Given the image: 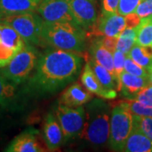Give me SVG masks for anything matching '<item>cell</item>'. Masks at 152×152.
I'll return each instance as SVG.
<instances>
[{
    "label": "cell",
    "mask_w": 152,
    "mask_h": 152,
    "mask_svg": "<svg viewBox=\"0 0 152 152\" xmlns=\"http://www.w3.org/2000/svg\"><path fill=\"white\" fill-rule=\"evenodd\" d=\"M83 58L75 52L50 48L41 54L32 75L27 80L26 92L46 96L58 92L80 75Z\"/></svg>",
    "instance_id": "6da1fadb"
},
{
    "label": "cell",
    "mask_w": 152,
    "mask_h": 152,
    "mask_svg": "<svg viewBox=\"0 0 152 152\" xmlns=\"http://www.w3.org/2000/svg\"><path fill=\"white\" fill-rule=\"evenodd\" d=\"M42 37L50 47L80 53L86 48L87 32L75 23L43 21Z\"/></svg>",
    "instance_id": "7a4b0ae2"
},
{
    "label": "cell",
    "mask_w": 152,
    "mask_h": 152,
    "mask_svg": "<svg viewBox=\"0 0 152 152\" xmlns=\"http://www.w3.org/2000/svg\"><path fill=\"white\" fill-rule=\"evenodd\" d=\"M111 113L108 103L98 98L91 99L86 107V121L80 136L93 145L107 144L110 136Z\"/></svg>",
    "instance_id": "3957f363"
},
{
    "label": "cell",
    "mask_w": 152,
    "mask_h": 152,
    "mask_svg": "<svg viewBox=\"0 0 152 152\" xmlns=\"http://www.w3.org/2000/svg\"><path fill=\"white\" fill-rule=\"evenodd\" d=\"M40 53L34 45L26 44L21 51L4 68L1 72L8 80L16 85L27 81L35 70L40 58Z\"/></svg>",
    "instance_id": "277c9868"
},
{
    "label": "cell",
    "mask_w": 152,
    "mask_h": 152,
    "mask_svg": "<svg viewBox=\"0 0 152 152\" xmlns=\"http://www.w3.org/2000/svg\"><path fill=\"white\" fill-rule=\"evenodd\" d=\"M42 18L37 12L11 15L0 18V22L14 28L26 44L40 46L43 44L42 37Z\"/></svg>",
    "instance_id": "5b68a950"
},
{
    "label": "cell",
    "mask_w": 152,
    "mask_h": 152,
    "mask_svg": "<svg viewBox=\"0 0 152 152\" xmlns=\"http://www.w3.org/2000/svg\"><path fill=\"white\" fill-rule=\"evenodd\" d=\"M133 129V114L124 102L115 106L111 113L109 145L115 151H123Z\"/></svg>",
    "instance_id": "8992f818"
},
{
    "label": "cell",
    "mask_w": 152,
    "mask_h": 152,
    "mask_svg": "<svg viewBox=\"0 0 152 152\" xmlns=\"http://www.w3.org/2000/svg\"><path fill=\"white\" fill-rule=\"evenodd\" d=\"M53 112L59 122L65 141L80 135L86 121L85 107L82 106L71 107L58 103Z\"/></svg>",
    "instance_id": "52a82bcc"
},
{
    "label": "cell",
    "mask_w": 152,
    "mask_h": 152,
    "mask_svg": "<svg viewBox=\"0 0 152 152\" xmlns=\"http://www.w3.org/2000/svg\"><path fill=\"white\" fill-rule=\"evenodd\" d=\"M26 45L14 28L0 22V69L5 67Z\"/></svg>",
    "instance_id": "ba28073f"
},
{
    "label": "cell",
    "mask_w": 152,
    "mask_h": 152,
    "mask_svg": "<svg viewBox=\"0 0 152 152\" xmlns=\"http://www.w3.org/2000/svg\"><path fill=\"white\" fill-rule=\"evenodd\" d=\"M36 12L48 22H71L75 23L69 1L66 0H42Z\"/></svg>",
    "instance_id": "9c48e42d"
},
{
    "label": "cell",
    "mask_w": 152,
    "mask_h": 152,
    "mask_svg": "<svg viewBox=\"0 0 152 152\" xmlns=\"http://www.w3.org/2000/svg\"><path fill=\"white\" fill-rule=\"evenodd\" d=\"M69 4L76 23L86 32L91 31L98 20L94 2L91 0H69Z\"/></svg>",
    "instance_id": "30bf717a"
},
{
    "label": "cell",
    "mask_w": 152,
    "mask_h": 152,
    "mask_svg": "<svg viewBox=\"0 0 152 152\" xmlns=\"http://www.w3.org/2000/svg\"><path fill=\"white\" fill-rule=\"evenodd\" d=\"M126 28L124 16L116 13H104L102 12L99 20L96 26L93 28L91 33L101 36H107L118 37Z\"/></svg>",
    "instance_id": "8fae6325"
},
{
    "label": "cell",
    "mask_w": 152,
    "mask_h": 152,
    "mask_svg": "<svg viewBox=\"0 0 152 152\" xmlns=\"http://www.w3.org/2000/svg\"><path fill=\"white\" fill-rule=\"evenodd\" d=\"M37 130L29 128L17 135L6 147L7 152H41L44 150L39 145L37 135Z\"/></svg>",
    "instance_id": "7c38bea8"
},
{
    "label": "cell",
    "mask_w": 152,
    "mask_h": 152,
    "mask_svg": "<svg viewBox=\"0 0 152 152\" xmlns=\"http://www.w3.org/2000/svg\"><path fill=\"white\" fill-rule=\"evenodd\" d=\"M43 138L49 151H56L58 149L64 137L62 128L56 115L52 112L47 114L43 124Z\"/></svg>",
    "instance_id": "4fadbf2b"
},
{
    "label": "cell",
    "mask_w": 152,
    "mask_h": 152,
    "mask_svg": "<svg viewBox=\"0 0 152 152\" xmlns=\"http://www.w3.org/2000/svg\"><path fill=\"white\" fill-rule=\"evenodd\" d=\"M80 79H81L82 85L89 91H91L93 94H96L98 96H101L103 99L112 100L117 97L118 96V92L116 90L109 91L105 89L102 86L89 62H87L84 67Z\"/></svg>",
    "instance_id": "5bb4252c"
},
{
    "label": "cell",
    "mask_w": 152,
    "mask_h": 152,
    "mask_svg": "<svg viewBox=\"0 0 152 152\" xmlns=\"http://www.w3.org/2000/svg\"><path fill=\"white\" fill-rule=\"evenodd\" d=\"M118 91L128 100H134L137 94L150 85L149 79L133 75L124 71L119 76Z\"/></svg>",
    "instance_id": "9a60e30c"
},
{
    "label": "cell",
    "mask_w": 152,
    "mask_h": 152,
    "mask_svg": "<svg viewBox=\"0 0 152 152\" xmlns=\"http://www.w3.org/2000/svg\"><path fill=\"white\" fill-rule=\"evenodd\" d=\"M91 99V92L89 91L83 85L75 82L63 92L58 100V103L71 107H77L83 106L84 104H87Z\"/></svg>",
    "instance_id": "2e32d148"
},
{
    "label": "cell",
    "mask_w": 152,
    "mask_h": 152,
    "mask_svg": "<svg viewBox=\"0 0 152 152\" xmlns=\"http://www.w3.org/2000/svg\"><path fill=\"white\" fill-rule=\"evenodd\" d=\"M42 0H0V18L11 15L36 12Z\"/></svg>",
    "instance_id": "e0dca14e"
},
{
    "label": "cell",
    "mask_w": 152,
    "mask_h": 152,
    "mask_svg": "<svg viewBox=\"0 0 152 152\" xmlns=\"http://www.w3.org/2000/svg\"><path fill=\"white\" fill-rule=\"evenodd\" d=\"M89 52H90L91 58L96 60L99 64L103 66L104 68H106L115 76L113 53H111L108 49H107L104 47L101 38H96L93 40L90 46Z\"/></svg>",
    "instance_id": "ac0fdd59"
},
{
    "label": "cell",
    "mask_w": 152,
    "mask_h": 152,
    "mask_svg": "<svg viewBox=\"0 0 152 152\" xmlns=\"http://www.w3.org/2000/svg\"><path fill=\"white\" fill-rule=\"evenodd\" d=\"M123 151L152 152V140L133 126V129L125 142Z\"/></svg>",
    "instance_id": "d6986e66"
},
{
    "label": "cell",
    "mask_w": 152,
    "mask_h": 152,
    "mask_svg": "<svg viewBox=\"0 0 152 152\" xmlns=\"http://www.w3.org/2000/svg\"><path fill=\"white\" fill-rule=\"evenodd\" d=\"M17 86L8 80L0 70V110L10 108L15 103Z\"/></svg>",
    "instance_id": "ffe728a7"
},
{
    "label": "cell",
    "mask_w": 152,
    "mask_h": 152,
    "mask_svg": "<svg viewBox=\"0 0 152 152\" xmlns=\"http://www.w3.org/2000/svg\"><path fill=\"white\" fill-rule=\"evenodd\" d=\"M89 63L97 77L98 80L105 89L109 91L112 90L118 91V80L110 71L107 70L106 68H104L102 65L99 64L92 58H90Z\"/></svg>",
    "instance_id": "44dd1931"
},
{
    "label": "cell",
    "mask_w": 152,
    "mask_h": 152,
    "mask_svg": "<svg viewBox=\"0 0 152 152\" xmlns=\"http://www.w3.org/2000/svg\"><path fill=\"white\" fill-rule=\"evenodd\" d=\"M136 44L144 47L152 44V15L141 18V21L135 28Z\"/></svg>",
    "instance_id": "7402d4cb"
},
{
    "label": "cell",
    "mask_w": 152,
    "mask_h": 152,
    "mask_svg": "<svg viewBox=\"0 0 152 152\" xmlns=\"http://www.w3.org/2000/svg\"><path fill=\"white\" fill-rule=\"evenodd\" d=\"M136 37L137 33L135 28H125L118 37L117 50H119L127 55L136 43Z\"/></svg>",
    "instance_id": "603a6c76"
},
{
    "label": "cell",
    "mask_w": 152,
    "mask_h": 152,
    "mask_svg": "<svg viewBox=\"0 0 152 152\" xmlns=\"http://www.w3.org/2000/svg\"><path fill=\"white\" fill-rule=\"evenodd\" d=\"M127 55L129 57H130L136 64H138L139 65H140L144 69H145L147 71L149 70L150 68L151 67L152 58L145 55V53H144V51L142 49L141 46H140L138 44H134L129 51V53Z\"/></svg>",
    "instance_id": "cb8c5ba5"
},
{
    "label": "cell",
    "mask_w": 152,
    "mask_h": 152,
    "mask_svg": "<svg viewBox=\"0 0 152 152\" xmlns=\"http://www.w3.org/2000/svg\"><path fill=\"white\" fill-rule=\"evenodd\" d=\"M132 114L140 117H152V106L141 103L136 100H128L124 102Z\"/></svg>",
    "instance_id": "d4e9b609"
},
{
    "label": "cell",
    "mask_w": 152,
    "mask_h": 152,
    "mask_svg": "<svg viewBox=\"0 0 152 152\" xmlns=\"http://www.w3.org/2000/svg\"><path fill=\"white\" fill-rule=\"evenodd\" d=\"M133 126L152 140V117H140L133 114Z\"/></svg>",
    "instance_id": "484cf974"
},
{
    "label": "cell",
    "mask_w": 152,
    "mask_h": 152,
    "mask_svg": "<svg viewBox=\"0 0 152 152\" xmlns=\"http://www.w3.org/2000/svg\"><path fill=\"white\" fill-rule=\"evenodd\" d=\"M124 71H126L129 74L133 75L140 76V77H144V78L149 79L148 71L140 65H139L138 64H136L135 62L128 55H126V58H125Z\"/></svg>",
    "instance_id": "4316f807"
},
{
    "label": "cell",
    "mask_w": 152,
    "mask_h": 152,
    "mask_svg": "<svg viewBox=\"0 0 152 152\" xmlns=\"http://www.w3.org/2000/svg\"><path fill=\"white\" fill-rule=\"evenodd\" d=\"M140 1L141 0H119L118 13L123 16H125L134 12Z\"/></svg>",
    "instance_id": "83f0119b"
},
{
    "label": "cell",
    "mask_w": 152,
    "mask_h": 152,
    "mask_svg": "<svg viewBox=\"0 0 152 152\" xmlns=\"http://www.w3.org/2000/svg\"><path fill=\"white\" fill-rule=\"evenodd\" d=\"M125 58H126V54L119 50H116L113 53L114 70H115V76L118 80L119 79L120 75L124 71Z\"/></svg>",
    "instance_id": "f1b7e54d"
},
{
    "label": "cell",
    "mask_w": 152,
    "mask_h": 152,
    "mask_svg": "<svg viewBox=\"0 0 152 152\" xmlns=\"http://www.w3.org/2000/svg\"><path fill=\"white\" fill-rule=\"evenodd\" d=\"M134 100L148 106H152V85H149L148 86L142 89Z\"/></svg>",
    "instance_id": "f546056e"
},
{
    "label": "cell",
    "mask_w": 152,
    "mask_h": 152,
    "mask_svg": "<svg viewBox=\"0 0 152 152\" xmlns=\"http://www.w3.org/2000/svg\"><path fill=\"white\" fill-rule=\"evenodd\" d=\"M134 12L140 18L152 15V3L147 0H141Z\"/></svg>",
    "instance_id": "4dcf8cb0"
},
{
    "label": "cell",
    "mask_w": 152,
    "mask_h": 152,
    "mask_svg": "<svg viewBox=\"0 0 152 152\" xmlns=\"http://www.w3.org/2000/svg\"><path fill=\"white\" fill-rule=\"evenodd\" d=\"M126 28H136L141 21V18L135 12L130 13L124 16Z\"/></svg>",
    "instance_id": "1f68e13d"
},
{
    "label": "cell",
    "mask_w": 152,
    "mask_h": 152,
    "mask_svg": "<svg viewBox=\"0 0 152 152\" xmlns=\"http://www.w3.org/2000/svg\"><path fill=\"white\" fill-rule=\"evenodd\" d=\"M119 0H102V12L116 13L118 12Z\"/></svg>",
    "instance_id": "d6a6232c"
},
{
    "label": "cell",
    "mask_w": 152,
    "mask_h": 152,
    "mask_svg": "<svg viewBox=\"0 0 152 152\" xmlns=\"http://www.w3.org/2000/svg\"><path fill=\"white\" fill-rule=\"evenodd\" d=\"M103 46L107 49H108L111 53H113L114 52L117 50V42H118V37H107L104 36L103 37L101 38Z\"/></svg>",
    "instance_id": "836d02e7"
},
{
    "label": "cell",
    "mask_w": 152,
    "mask_h": 152,
    "mask_svg": "<svg viewBox=\"0 0 152 152\" xmlns=\"http://www.w3.org/2000/svg\"><path fill=\"white\" fill-rule=\"evenodd\" d=\"M142 49H143V51L145 53V55H147L148 57L152 58V44L151 45L144 46V47H142Z\"/></svg>",
    "instance_id": "e575fe53"
},
{
    "label": "cell",
    "mask_w": 152,
    "mask_h": 152,
    "mask_svg": "<svg viewBox=\"0 0 152 152\" xmlns=\"http://www.w3.org/2000/svg\"><path fill=\"white\" fill-rule=\"evenodd\" d=\"M149 73V81H150V85H152V65L150 68V69L148 70Z\"/></svg>",
    "instance_id": "d590c367"
},
{
    "label": "cell",
    "mask_w": 152,
    "mask_h": 152,
    "mask_svg": "<svg viewBox=\"0 0 152 152\" xmlns=\"http://www.w3.org/2000/svg\"><path fill=\"white\" fill-rule=\"evenodd\" d=\"M147 1H150V2H151L152 3V0H147Z\"/></svg>",
    "instance_id": "8d00e7d4"
},
{
    "label": "cell",
    "mask_w": 152,
    "mask_h": 152,
    "mask_svg": "<svg viewBox=\"0 0 152 152\" xmlns=\"http://www.w3.org/2000/svg\"><path fill=\"white\" fill-rule=\"evenodd\" d=\"M91 1H93V2H95V1H96V0H91Z\"/></svg>",
    "instance_id": "74e56055"
},
{
    "label": "cell",
    "mask_w": 152,
    "mask_h": 152,
    "mask_svg": "<svg viewBox=\"0 0 152 152\" xmlns=\"http://www.w3.org/2000/svg\"><path fill=\"white\" fill-rule=\"evenodd\" d=\"M66 1H69V0H66Z\"/></svg>",
    "instance_id": "f35d334b"
}]
</instances>
